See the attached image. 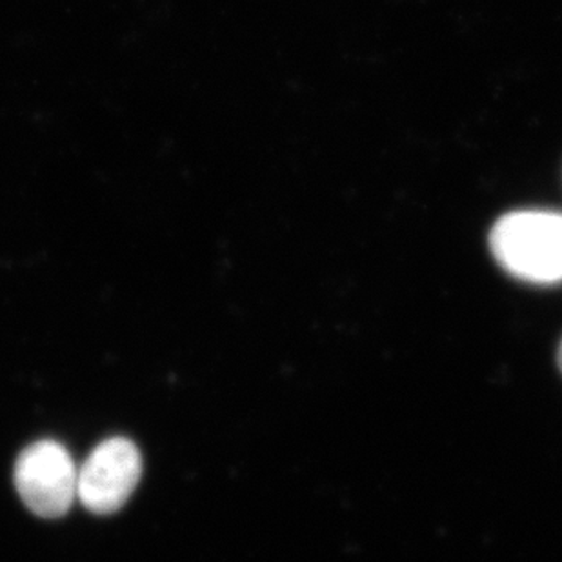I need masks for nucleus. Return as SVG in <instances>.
Instances as JSON below:
<instances>
[{
    "mask_svg": "<svg viewBox=\"0 0 562 562\" xmlns=\"http://www.w3.org/2000/svg\"><path fill=\"white\" fill-rule=\"evenodd\" d=\"M490 248L504 270L531 284L562 282V213L522 210L495 223Z\"/></svg>",
    "mask_w": 562,
    "mask_h": 562,
    "instance_id": "obj_1",
    "label": "nucleus"
},
{
    "mask_svg": "<svg viewBox=\"0 0 562 562\" xmlns=\"http://www.w3.org/2000/svg\"><path fill=\"white\" fill-rule=\"evenodd\" d=\"M77 472L79 468L63 445L38 440L16 459V492L33 514L59 519L77 499Z\"/></svg>",
    "mask_w": 562,
    "mask_h": 562,
    "instance_id": "obj_2",
    "label": "nucleus"
},
{
    "mask_svg": "<svg viewBox=\"0 0 562 562\" xmlns=\"http://www.w3.org/2000/svg\"><path fill=\"white\" fill-rule=\"evenodd\" d=\"M143 475V457L126 437H112L91 451L77 472V499L99 515L123 508Z\"/></svg>",
    "mask_w": 562,
    "mask_h": 562,
    "instance_id": "obj_3",
    "label": "nucleus"
},
{
    "mask_svg": "<svg viewBox=\"0 0 562 562\" xmlns=\"http://www.w3.org/2000/svg\"><path fill=\"white\" fill-rule=\"evenodd\" d=\"M558 362H559V368H561V372H562V342H561V346H559Z\"/></svg>",
    "mask_w": 562,
    "mask_h": 562,
    "instance_id": "obj_4",
    "label": "nucleus"
}]
</instances>
